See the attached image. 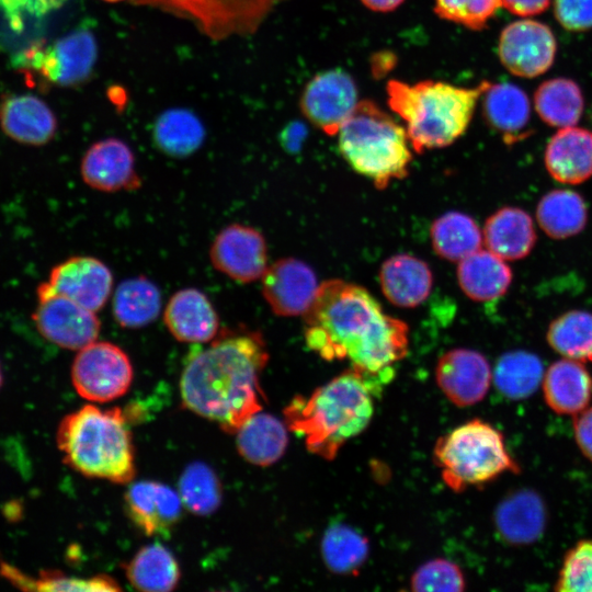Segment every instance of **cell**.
<instances>
[{
	"mask_svg": "<svg viewBox=\"0 0 592 592\" xmlns=\"http://www.w3.org/2000/svg\"><path fill=\"white\" fill-rule=\"evenodd\" d=\"M193 23L212 41L254 34L285 0H130Z\"/></svg>",
	"mask_w": 592,
	"mask_h": 592,
	"instance_id": "8",
	"label": "cell"
},
{
	"mask_svg": "<svg viewBox=\"0 0 592 592\" xmlns=\"http://www.w3.org/2000/svg\"><path fill=\"white\" fill-rule=\"evenodd\" d=\"M481 99L488 125L506 143L521 138L531 118V103L526 93L509 82H491Z\"/></svg>",
	"mask_w": 592,
	"mask_h": 592,
	"instance_id": "28",
	"label": "cell"
},
{
	"mask_svg": "<svg viewBox=\"0 0 592 592\" xmlns=\"http://www.w3.org/2000/svg\"><path fill=\"white\" fill-rule=\"evenodd\" d=\"M368 550V540L342 523L331 525L321 540L322 559L338 574L355 573L365 562Z\"/></svg>",
	"mask_w": 592,
	"mask_h": 592,
	"instance_id": "38",
	"label": "cell"
},
{
	"mask_svg": "<svg viewBox=\"0 0 592 592\" xmlns=\"http://www.w3.org/2000/svg\"><path fill=\"white\" fill-rule=\"evenodd\" d=\"M358 103L354 79L341 69L317 73L305 86L299 106L315 127L329 136L338 135Z\"/></svg>",
	"mask_w": 592,
	"mask_h": 592,
	"instance_id": "12",
	"label": "cell"
},
{
	"mask_svg": "<svg viewBox=\"0 0 592 592\" xmlns=\"http://www.w3.org/2000/svg\"><path fill=\"white\" fill-rule=\"evenodd\" d=\"M500 7L501 0H434L440 19L473 31L483 30Z\"/></svg>",
	"mask_w": 592,
	"mask_h": 592,
	"instance_id": "42",
	"label": "cell"
},
{
	"mask_svg": "<svg viewBox=\"0 0 592 592\" xmlns=\"http://www.w3.org/2000/svg\"><path fill=\"white\" fill-rule=\"evenodd\" d=\"M465 583L460 568L443 558L426 561L411 577V589L417 592H458L465 589Z\"/></svg>",
	"mask_w": 592,
	"mask_h": 592,
	"instance_id": "43",
	"label": "cell"
},
{
	"mask_svg": "<svg viewBox=\"0 0 592 592\" xmlns=\"http://www.w3.org/2000/svg\"><path fill=\"white\" fill-rule=\"evenodd\" d=\"M544 373L543 363L537 355L515 350L499 357L492 372V380L505 398L522 400L537 390Z\"/></svg>",
	"mask_w": 592,
	"mask_h": 592,
	"instance_id": "35",
	"label": "cell"
},
{
	"mask_svg": "<svg viewBox=\"0 0 592 592\" xmlns=\"http://www.w3.org/2000/svg\"><path fill=\"white\" fill-rule=\"evenodd\" d=\"M179 494L192 513L208 515L221 503V485L215 471L203 462H193L180 476Z\"/></svg>",
	"mask_w": 592,
	"mask_h": 592,
	"instance_id": "39",
	"label": "cell"
},
{
	"mask_svg": "<svg viewBox=\"0 0 592 592\" xmlns=\"http://www.w3.org/2000/svg\"><path fill=\"white\" fill-rule=\"evenodd\" d=\"M287 429L285 421L260 410L235 432L238 452L253 465L270 466L285 453Z\"/></svg>",
	"mask_w": 592,
	"mask_h": 592,
	"instance_id": "27",
	"label": "cell"
},
{
	"mask_svg": "<svg viewBox=\"0 0 592 592\" xmlns=\"http://www.w3.org/2000/svg\"><path fill=\"white\" fill-rule=\"evenodd\" d=\"M491 84L483 80L475 87H458L437 80L407 83L391 79L386 84L387 104L405 123L412 149L452 145L468 128L477 102Z\"/></svg>",
	"mask_w": 592,
	"mask_h": 592,
	"instance_id": "4",
	"label": "cell"
},
{
	"mask_svg": "<svg viewBox=\"0 0 592 592\" xmlns=\"http://www.w3.org/2000/svg\"><path fill=\"white\" fill-rule=\"evenodd\" d=\"M269 362L260 331L242 325L220 329L209 345L194 354L180 378L185 408L232 433L262 410L261 374Z\"/></svg>",
	"mask_w": 592,
	"mask_h": 592,
	"instance_id": "2",
	"label": "cell"
},
{
	"mask_svg": "<svg viewBox=\"0 0 592 592\" xmlns=\"http://www.w3.org/2000/svg\"><path fill=\"white\" fill-rule=\"evenodd\" d=\"M16 66L47 86L76 87L86 82L98 59L96 38L78 27L49 44H35L19 56Z\"/></svg>",
	"mask_w": 592,
	"mask_h": 592,
	"instance_id": "9",
	"label": "cell"
},
{
	"mask_svg": "<svg viewBox=\"0 0 592 592\" xmlns=\"http://www.w3.org/2000/svg\"><path fill=\"white\" fill-rule=\"evenodd\" d=\"M262 295L271 310L281 317L304 315L318 291L312 269L295 258H283L267 266Z\"/></svg>",
	"mask_w": 592,
	"mask_h": 592,
	"instance_id": "17",
	"label": "cell"
},
{
	"mask_svg": "<svg viewBox=\"0 0 592 592\" xmlns=\"http://www.w3.org/2000/svg\"><path fill=\"white\" fill-rule=\"evenodd\" d=\"M171 335L185 343L210 342L219 332V317L208 296L198 288L175 292L163 309Z\"/></svg>",
	"mask_w": 592,
	"mask_h": 592,
	"instance_id": "19",
	"label": "cell"
},
{
	"mask_svg": "<svg viewBox=\"0 0 592 592\" xmlns=\"http://www.w3.org/2000/svg\"><path fill=\"white\" fill-rule=\"evenodd\" d=\"M433 454L443 481L455 492L521 470L506 448L502 432L480 419L467 421L441 436Z\"/></svg>",
	"mask_w": 592,
	"mask_h": 592,
	"instance_id": "7",
	"label": "cell"
},
{
	"mask_svg": "<svg viewBox=\"0 0 592 592\" xmlns=\"http://www.w3.org/2000/svg\"><path fill=\"white\" fill-rule=\"evenodd\" d=\"M160 311V289L146 276L122 281L113 294L112 314L122 328H144L155 321Z\"/></svg>",
	"mask_w": 592,
	"mask_h": 592,
	"instance_id": "31",
	"label": "cell"
},
{
	"mask_svg": "<svg viewBox=\"0 0 592 592\" xmlns=\"http://www.w3.org/2000/svg\"><path fill=\"white\" fill-rule=\"evenodd\" d=\"M385 297L399 307H415L430 295L433 274L423 260L410 254H396L387 259L379 271Z\"/></svg>",
	"mask_w": 592,
	"mask_h": 592,
	"instance_id": "25",
	"label": "cell"
},
{
	"mask_svg": "<svg viewBox=\"0 0 592 592\" xmlns=\"http://www.w3.org/2000/svg\"><path fill=\"white\" fill-rule=\"evenodd\" d=\"M37 299L32 318L49 342L78 351L98 339L101 323L94 311L53 292L46 282L38 285Z\"/></svg>",
	"mask_w": 592,
	"mask_h": 592,
	"instance_id": "11",
	"label": "cell"
},
{
	"mask_svg": "<svg viewBox=\"0 0 592 592\" xmlns=\"http://www.w3.org/2000/svg\"><path fill=\"white\" fill-rule=\"evenodd\" d=\"M102 1L114 3V2H119V1H124V0H102Z\"/></svg>",
	"mask_w": 592,
	"mask_h": 592,
	"instance_id": "49",
	"label": "cell"
},
{
	"mask_svg": "<svg viewBox=\"0 0 592 592\" xmlns=\"http://www.w3.org/2000/svg\"><path fill=\"white\" fill-rule=\"evenodd\" d=\"M205 137L206 129L201 118L184 107L164 110L152 126L155 146L173 158L193 155L202 147Z\"/></svg>",
	"mask_w": 592,
	"mask_h": 592,
	"instance_id": "30",
	"label": "cell"
},
{
	"mask_svg": "<svg viewBox=\"0 0 592 592\" xmlns=\"http://www.w3.org/2000/svg\"><path fill=\"white\" fill-rule=\"evenodd\" d=\"M554 15L568 31H589L592 29V0H554Z\"/></svg>",
	"mask_w": 592,
	"mask_h": 592,
	"instance_id": "44",
	"label": "cell"
},
{
	"mask_svg": "<svg viewBox=\"0 0 592 592\" xmlns=\"http://www.w3.org/2000/svg\"><path fill=\"white\" fill-rule=\"evenodd\" d=\"M534 107L543 122L553 127L576 125L584 109L579 84L569 78L544 81L534 93Z\"/></svg>",
	"mask_w": 592,
	"mask_h": 592,
	"instance_id": "34",
	"label": "cell"
},
{
	"mask_svg": "<svg viewBox=\"0 0 592 592\" xmlns=\"http://www.w3.org/2000/svg\"><path fill=\"white\" fill-rule=\"evenodd\" d=\"M385 384L350 367L308 397H295L284 409L285 423L304 436L311 454L332 460L349 440L367 428L374 398Z\"/></svg>",
	"mask_w": 592,
	"mask_h": 592,
	"instance_id": "3",
	"label": "cell"
},
{
	"mask_svg": "<svg viewBox=\"0 0 592 592\" xmlns=\"http://www.w3.org/2000/svg\"><path fill=\"white\" fill-rule=\"evenodd\" d=\"M555 590L592 592V539H581L566 553Z\"/></svg>",
	"mask_w": 592,
	"mask_h": 592,
	"instance_id": "41",
	"label": "cell"
},
{
	"mask_svg": "<svg viewBox=\"0 0 592 592\" xmlns=\"http://www.w3.org/2000/svg\"><path fill=\"white\" fill-rule=\"evenodd\" d=\"M405 0H361V2L375 12H390L396 10Z\"/></svg>",
	"mask_w": 592,
	"mask_h": 592,
	"instance_id": "47",
	"label": "cell"
},
{
	"mask_svg": "<svg viewBox=\"0 0 592 592\" xmlns=\"http://www.w3.org/2000/svg\"><path fill=\"white\" fill-rule=\"evenodd\" d=\"M482 237L488 250L505 261L525 258L536 242L531 216L510 206L498 209L486 220Z\"/></svg>",
	"mask_w": 592,
	"mask_h": 592,
	"instance_id": "26",
	"label": "cell"
},
{
	"mask_svg": "<svg viewBox=\"0 0 592 592\" xmlns=\"http://www.w3.org/2000/svg\"><path fill=\"white\" fill-rule=\"evenodd\" d=\"M553 0H501L510 13L521 18H531L543 13Z\"/></svg>",
	"mask_w": 592,
	"mask_h": 592,
	"instance_id": "46",
	"label": "cell"
},
{
	"mask_svg": "<svg viewBox=\"0 0 592 592\" xmlns=\"http://www.w3.org/2000/svg\"><path fill=\"white\" fill-rule=\"evenodd\" d=\"M546 338L565 358L592 362V312L570 310L560 315L550 322Z\"/></svg>",
	"mask_w": 592,
	"mask_h": 592,
	"instance_id": "37",
	"label": "cell"
},
{
	"mask_svg": "<svg viewBox=\"0 0 592 592\" xmlns=\"http://www.w3.org/2000/svg\"><path fill=\"white\" fill-rule=\"evenodd\" d=\"M457 278L462 291L476 301H490L504 295L512 282V271L497 254L478 250L459 262Z\"/></svg>",
	"mask_w": 592,
	"mask_h": 592,
	"instance_id": "29",
	"label": "cell"
},
{
	"mask_svg": "<svg viewBox=\"0 0 592 592\" xmlns=\"http://www.w3.org/2000/svg\"><path fill=\"white\" fill-rule=\"evenodd\" d=\"M536 218L547 236L553 239H566L583 230L588 223V208L577 192L553 190L539 201Z\"/></svg>",
	"mask_w": 592,
	"mask_h": 592,
	"instance_id": "33",
	"label": "cell"
},
{
	"mask_svg": "<svg viewBox=\"0 0 592 592\" xmlns=\"http://www.w3.org/2000/svg\"><path fill=\"white\" fill-rule=\"evenodd\" d=\"M301 128L298 126H289L286 129H284V136H283V145L287 149H295V145L297 141L301 138Z\"/></svg>",
	"mask_w": 592,
	"mask_h": 592,
	"instance_id": "48",
	"label": "cell"
},
{
	"mask_svg": "<svg viewBox=\"0 0 592 592\" xmlns=\"http://www.w3.org/2000/svg\"><path fill=\"white\" fill-rule=\"evenodd\" d=\"M127 514L146 535L169 531L180 519L182 500L169 486L151 480L133 483L125 493Z\"/></svg>",
	"mask_w": 592,
	"mask_h": 592,
	"instance_id": "20",
	"label": "cell"
},
{
	"mask_svg": "<svg viewBox=\"0 0 592 592\" xmlns=\"http://www.w3.org/2000/svg\"><path fill=\"white\" fill-rule=\"evenodd\" d=\"M573 433L581 453L592 462V407L573 415Z\"/></svg>",
	"mask_w": 592,
	"mask_h": 592,
	"instance_id": "45",
	"label": "cell"
},
{
	"mask_svg": "<svg viewBox=\"0 0 592 592\" xmlns=\"http://www.w3.org/2000/svg\"><path fill=\"white\" fill-rule=\"evenodd\" d=\"M544 400L558 414L576 415L592 399V375L584 363L569 358L554 362L542 380Z\"/></svg>",
	"mask_w": 592,
	"mask_h": 592,
	"instance_id": "24",
	"label": "cell"
},
{
	"mask_svg": "<svg viewBox=\"0 0 592 592\" xmlns=\"http://www.w3.org/2000/svg\"><path fill=\"white\" fill-rule=\"evenodd\" d=\"M435 379L451 402L457 407H468L486 397L492 382V371L481 353L470 349H453L439 358Z\"/></svg>",
	"mask_w": 592,
	"mask_h": 592,
	"instance_id": "18",
	"label": "cell"
},
{
	"mask_svg": "<svg viewBox=\"0 0 592 592\" xmlns=\"http://www.w3.org/2000/svg\"><path fill=\"white\" fill-rule=\"evenodd\" d=\"M80 173L87 185L106 193L133 191L141 185L134 152L117 137L93 143L82 157Z\"/></svg>",
	"mask_w": 592,
	"mask_h": 592,
	"instance_id": "16",
	"label": "cell"
},
{
	"mask_svg": "<svg viewBox=\"0 0 592 592\" xmlns=\"http://www.w3.org/2000/svg\"><path fill=\"white\" fill-rule=\"evenodd\" d=\"M209 260L215 270L236 282H254L269 266L265 238L254 227L230 224L214 238Z\"/></svg>",
	"mask_w": 592,
	"mask_h": 592,
	"instance_id": "14",
	"label": "cell"
},
{
	"mask_svg": "<svg viewBox=\"0 0 592 592\" xmlns=\"http://www.w3.org/2000/svg\"><path fill=\"white\" fill-rule=\"evenodd\" d=\"M304 319L311 351L327 361L346 360L350 367L386 383L408 352V326L386 315L365 288L342 280L319 285Z\"/></svg>",
	"mask_w": 592,
	"mask_h": 592,
	"instance_id": "1",
	"label": "cell"
},
{
	"mask_svg": "<svg viewBox=\"0 0 592 592\" xmlns=\"http://www.w3.org/2000/svg\"><path fill=\"white\" fill-rule=\"evenodd\" d=\"M0 128L20 144L43 146L54 138L57 118L36 95H11L0 102Z\"/></svg>",
	"mask_w": 592,
	"mask_h": 592,
	"instance_id": "21",
	"label": "cell"
},
{
	"mask_svg": "<svg viewBox=\"0 0 592 592\" xmlns=\"http://www.w3.org/2000/svg\"><path fill=\"white\" fill-rule=\"evenodd\" d=\"M557 42L551 29L523 18L508 24L500 33L498 56L502 66L520 78H536L554 64Z\"/></svg>",
	"mask_w": 592,
	"mask_h": 592,
	"instance_id": "13",
	"label": "cell"
},
{
	"mask_svg": "<svg viewBox=\"0 0 592 592\" xmlns=\"http://www.w3.org/2000/svg\"><path fill=\"white\" fill-rule=\"evenodd\" d=\"M46 283L53 292L98 312L106 305L114 280L103 261L90 255H76L54 266Z\"/></svg>",
	"mask_w": 592,
	"mask_h": 592,
	"instance_id": "15",
	"label": "cell"
},
{
	"mask_svg": "<svg viewBox=\"0 0 592 592\" xmlns=\"http://www.w3.org/2000/svg\"><path fill=\"white\" fill-rule=\"evenodd\" d=\"M547 522L545 503L531 489H521L505 497L494 512L499 535L511 545H528L544 533Z\"/></svg>",
	"mask_w": 592,
	"mask_h": 592,
	"instance_id": "23",
	"label": "cell"
},
{
	"mask_svg": "<svg viewBox=\"0 0 592 592\" xmlns=\"http://www.w3.org/2000/svg\"><path fill=\"white\" fill-rule=\"evenodd\" d=\"M2 380H3V377H2V371H1V367H0V387L2 385Z\"/></svg>",
	"mask_w": 592,
	"mask_h": 592,
	"instance_id": "50",
	"label": "cell"
},
{
	"mask_svg": "<svg viewBox=\"0 0 592 592\" xmlns=\"http://www.w3.org/2000/svg\"><path fill=\"white\" fill-rule=\"evenodd\" d=\"M134 369L127 353L109 341H94L78 350L71 365L76 391L92 402H109L129 389Z\"/></svg>",
	"mask_w": 592,
	"mask_h": 592,
	"instance_id": "10",
	"label": "cell"
},
{
	"mask_svg": "<svg viewBox=\"0 0 592 592\" xmlns=\"http://www.w3.org/2000/svg\"><path fill=\"white\" fill-rule=\"evenodd\" d=\"M338 136L344 160L377 189L408 175L412 147L406 127L374 101H358Z\"/></svg>",
	"mask_w": 592,
	"mask_h": 592,
	"instance_id": "6",
	"label": "cell"
},
{
	"mask_svg": "<svg viewBox=\"0 0 592 592\" xmlns=\"http://www.w3.org/2000/svg\"><path fill=\"white\" fill-rule=\"evenodd\" d=\"M129 583L146 592H168L177 588L181 571L173 554L155 543L140 548L125 566Z\"/></svg>",
	"mask_w": 592,
	"mask_h": 592,
	"instance_id": "32",
	"label": "cell"
},
{
	"mask_svg": "<svg viewBox=\"0 0 592 592\" xmlns=\"http://www.w3.org/2000/svg\"><path fill=\"white\" fill-rule=\"evenodd\" d=\"M57 446L65 463L90 478L114 483L135 476V448L125 414L119 408L86 405L60 421Z\"/></svg>",
	"mask_w": 592,
	"mask_h": 592,
	"instance_id": "5",
	"label": "cell"
},
{
	"mask_svg": "<svg viewBox=\"0 0 592 592\" xmlns=\"http://www.w3.org/2000/svg\"><path fill=\"white\" fill-rule=\"evenodd\" d=\"M431 240L434 251L441 258L460 262L480 250L483 237L470 216L460 212H448L434 220Z\"/></svg>",
	"mask_w": 592,
	"mask_h": 592,
	"instance_id": "36",
	"label": "cell"
},
{
	"mask_svg": "<svg viewBox=\"0 0 592 592\" xmlns=\"http://www.w3.org/2000/svg\"><path fill=\"white\" fill-rule=\"evenodd\" d=\"M545 167L556 181L580 184L592 177V132L585 128L562 127L549 139Z\"/></svg>",
	"mask_w": 592,
	"mask_h": 592,
	"instance_id": "22",
	"label": "cell"
},
{
	"mask_svg": "<svg viewBox=\"0 0 592 592\" xmlns=\"http://www.w3.org/2000/svg\"><path fill=\"white\" fill-rule=\"evenodd\" d=\"M1 574L23 590L39 591H119V584L105 574L91 578H71L58 571H44L37 577H30L8 563L0 566Z\"/></svg>",
	"mask_w": 592,
	"mask_h": 592,
	"instance_id": "40",
	"label": "cell"
}]
</instances>
